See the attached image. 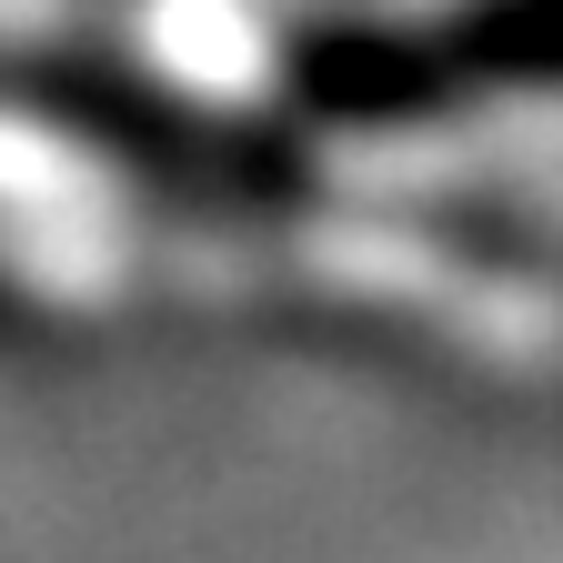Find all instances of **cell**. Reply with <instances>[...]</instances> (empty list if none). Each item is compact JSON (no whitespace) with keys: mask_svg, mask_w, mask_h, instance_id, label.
Segmentation results:
<instances>
[{"mask_svg":"<svg viewBox=\"0 0 563 563\" xmlns=\"http://www.w3.org/2000/svg\"><path fill=\"white\" fill-rule=\"evenodd\" d=\"M31 91H51L101 152H121L162 191H201V201H272V191H292V152H282L272 131L222 121V111L162 101L141 81H101V70H41Z\"/></svg>","mask_w":563,"mask_h":563,"instance_id":"2","label":"cell"},{"mask_svg":"<svg viewBox=\"0 0 563 563\" xmlns=\"http://www.w3.org/2000/svg\"><path fill=\"white\" fill-rule=\"evenodd\" d=\"M523 81H563V0H463L443 21L342 31L302 60V101L322 121H412Z\"/></svg>","mask_w":563,"mask_h":563,"instance_id":"1","label":"cell"}]
</instances>
